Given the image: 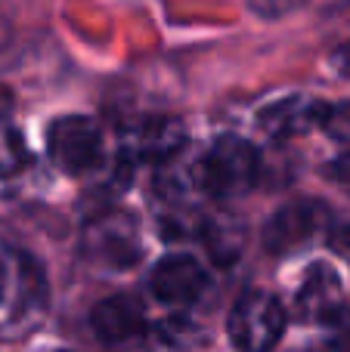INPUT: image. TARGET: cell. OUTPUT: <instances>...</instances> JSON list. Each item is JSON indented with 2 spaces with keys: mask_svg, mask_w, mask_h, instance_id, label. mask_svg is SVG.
Instances as JSON below:
<instances>
[{
  "mask_svg": "<svg viewBox=\"0 0 350 352\" xmlns=\"http://www.w3.org/2000/svg\"><path fill=\"white\" fill-rule=\"evenodd\" d=\"M344 285L329 263H313L295 294V312L307 324H335L344 316Z\"/></svg>",
  "mask_w": 350,
  "mask_h": 352,
  "instance_id": "7",
  "label": "cell"
},
{
  "mask_svg": "<svg viewBox=\"0 0 350 352\" xmlns=\"http://www.w3.org/2000/svg\"><path fill=\"white\" fill-rule=\"evenodd\" d=\"M326 111H329V105L313 96H285L267 105L258 115V124L273 140H289V136H301V133L322 127Z\"/></svg>",
  "mask_w": 350,
  "mask_h": 352,
  "instance_id": "10",
  "label": "cell"
},
{
  "mask_svg": "<svg viewBox=\"0 0 350 352\" xmlns=\"http://www.w3.org/2000/svg\"><path fill=\"white\" fill-rule=\"evenodd\" d=\"M329 226V207L322 201H289L264 226V248L270 254H291L313 241Z\"/></svg>",
  "mask_w": 350,
  "mask_h": 352,
  "instance_id": "5",
  "label": "cell"
},
{
  "mask_svg": "<svg viewBox=\"0 0 350 352\" xmlns=\"http://www.w3.org/2000/svg\"><path fill=\"white\" fill-rule=\"evenodd\" d=\"M260 176V155L239 136H220L196 164L198 192L211 198H233L254 188Z\"/></svg>",
  "mask_w": 350,
  "mask_h": 352,
  "instance_id": "1",
  "label": "cell"
},
{
  "mask_svg": "<svg viewBox=\"0 0 350 352\" xmlns=\"http://www.w3.org/2000/svg\"><path fill=\"white\" fill-rule=\"evenodd\" d=\"M322 352H350V328H347V334H344V337H338V340H335L332 346H326Z\"/></svg>",
  "mask_w": 350,
  "mask_h": 352,
  "instance_id": "14",
  "label": "cell"
},
{
  "mask_svg": "<svg viewBox=\"0 0 350 352\" xmlns=\"http://www.w3.org/2000/svg\"><path fill=\"white\" fill-rule=\"evenodd\" d=\"M322 130H326V133L332 136V140L350 142V102L329 105L326 121H322Z\"/></svg>",
  "mask_w": 350,
  "mask_h": 352,
  "instance_id": "11",
  "label": "cell"
},
{
  "mask_svg": "<svg viewBox=\"0 0 350 352\" xmlns=\"http://www.w3.org/2000/svg\"><path fill=\"white\" fill-rule=\"evenodd\" d=\"M90 328L109 346H124V343H134L146 334V312H143L140 300L127 297V294H115V297H105L93 306Z\"/></svg>",
  "mask_w": 350,
  "mask_h": 352,
  "instance_id": "9",
  "label": "cell"
},
{
  "mask_svg": "<svg viewBox=\"0 0 350 352\" xmlns=\"http://www.w3.org/2000/svg\"><path fill=\"white\" fill-rule=\"evenodd\" d=\"M143 254L140 229L130 213H99L84 232V256L105 269H130Z\"/></svg>",
  "mask_w": 350,
  "mask_h": 352,
  "instance_id": "4",
  "label": "cell"
},
{
  "mask_svg": "<svg viewBox=\"0 0 350 352\" xmlns=\"http://www.w3.org/2000/svg\"><path fill=\"white\" fill-rule=\"evenodd\" d=\"M304 3H307V0H248L251 12H258L260 19H282V16H289V12L301 10Z\"/></svg>",
  "mask_w": 350,
  "mask_h": 352,
  "instance_id": "12",
  "label": "cell"
},
{
  "mask_svg": "<svg viewBox=\"0 0 350 352\" xmlns=\"http://www.w3.org/2000/svg\"><path fill=\"white\" fill-rule=\"evenodd\" d=\"M50 161L68 176H87L99 167L105 155L103 130L84 115H65L47 130Z\"/></svg>",
  "mask_w": 350,
  "mask_h": 352,
  "instance_id": "3",
  "label": "cell"
},
{
  "mask_svg": "<svg viewBox=\"0 0 350 352\" xmlns=\"http://www.w3.org/2000/svg\"><path fill=\"white\" fill-rule=\"evenodd\" d=\"M149 287H152L155 300L167 306H189L208 287V272L196 256L186 254H171L158 260V266L149 275Z\"/></svg>",
  "mask_w": 350,
  "mask_h": 352,
  "instance_id": "8",
  "label": "cell"
},
{
  "mask_svg": "<svg viewBox=\"0 0 350 352\" xmlns=\"http://www.w3.org/2000/svg\"><path fill=\"white\" fill-rule=\"evenodd\" d=\"M186 146V127L180 118H143L121 130V155L127 164H165Z\"/></svg>",
  "mask_w": 350,
  "mask_h": 352,
  "instance_id": "6",
  "label": "cell"
},
{
  "mask_svg": "<svg viewBox=\"0 0 350 352\" xmlns=\"http://www.w3.org/2000/svg\"><path fill=\"white\" fill-rule=\"evenodd\" d=\"M6 294V269H3V260H0V300Z\"/></svg>",
  "mask_w": 350,
  "mask_h": 352,
  "instance_id": "15",
  "label": "cell"
},
{
  "mask_svg": "<svg viewBox=\"0 0 350 352\" xmlns=\"http://www.w3.org/2000/svg\"><path fill=\"white\" fill-rule=\"evenodd\" d=\"M326 176L332 182H341V186H350V152L347 155H338L335 161L326 164Z\"/></svg>",
  "mask_w": 350,
  "mask_h": 352,
  "instance_id": "13",
  "label": "cell"
},
{
  "mask_svg": "<svg viewBox=\"0 0 350 352\" xmlns=\"http://www.w3.org/2000/svg\"><path fill=\"white\" fill-rule=\"evenodd\" d=\"M229 340L239 352H273L285 334V309L267 291H245L227 318Z\"/></svg>",
  "mask_w": 350,
  "mask_h": 352,
  "instance_id": "2",
  "label": "cell"
},
{
  "mask_svg": "<svg viewBox=\"0 0 350 352\" xmlns=\"http://www.w3.org/2000/svg\"><path fill=\"white\" fill-rule=\"evenodd\" d=\"M344 235H347V244H350V226H347V232H344Z\"/></svg>",
  "mask_w": 350,
  "mask_h": 352,
  "instance_id": "16",
  "label": "cell"
}]
</instances>
